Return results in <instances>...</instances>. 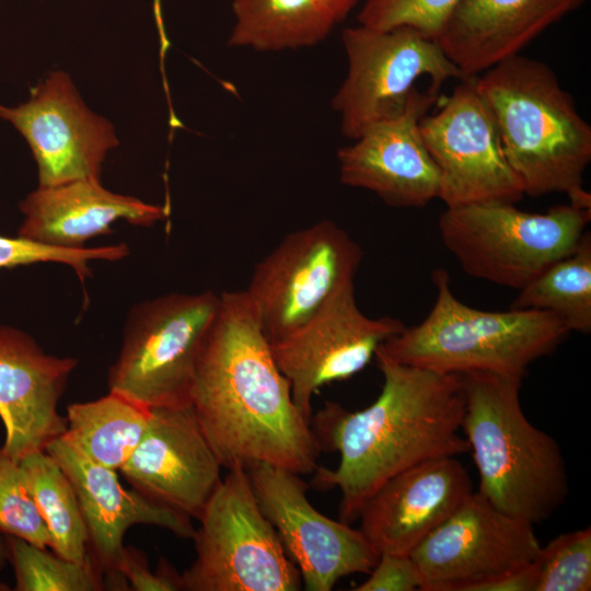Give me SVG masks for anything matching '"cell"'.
I'll list each match as a JSON object with an SVG mask.
<instances>
[{
  "label": "cell",
  "instance_id": "6da1fadb",
  "mask_svg": "<svg viewBox=\"0 0 591 591\" xmlns=\"http://www.w3.org/2000/svg\"><path fill=\"white\" fill-rule=\"evenodd\" d=\"M189 402L222 467L269 464L298 475L317 468V440L245 290L220 294Z\"/></svg>",
  "mask_w": 591,
  "mask_h": 591
},
{
  "label": "cell",
  "instance_id": "7a4b0ae2",
  "mask_svg": "<svg viewBox=\"0 0 591 591\" xmlns=\"http://www.w3.org/2000/svg\"><path fill=\"white\" fill-rule=\"evenodd\" d=\"M374 358L383 384L371 405L350 412L328 402L310 421L320 449L340 454L336 468L317 466L313 485L340 490L339 520L347 524L394 475L427 460L470 451L461 433V374L403 364L379 348Z\"/></svg>",
  "mask_w": 591,
  "mask_h": 591
},
{
  "label": "cell",
  "instance_id": "3957f363",
  "mask_svg": "<svg viewBox=\"0 0 591 591\" xmlns=\"http://www.w3.org/2000/svg\"><path fill=\"white\" fill-rule=\"evenodd\" d=\"M525 196L570 194L591 161V126L544 62L512 56L476 77Z\"/></svg>",
  "mask_w": 591,
  "mask_h": 591
},
{
  "label": "cell",
  "instance_id": "277c9868",
  "mask_svg": "<svg viewBox=\"0 0 591 591\" xmlns=\"http://www.w3.org/2000/svg\"><path fill=\"white\" fill-rule=\"evenodd\" d=\"M461 430L476 465L478 493L500 511L536 524L565 501L568 477L558 443L526 418L522 379L462 374Z\"/></svg>",
  "mask_w": 591,
  "mask_h": 591
},
{
  "label": "cell",
  "instance_id": "5b68a950",
  "mask_svg": "<svg viewBox=\"0 0 591 591\" xmlns=\"http://www.w3.org/2000/svg\"><path fill=\"white\" fill-rule=\"evenodd\" d=\"M432 281L437 293L428 315L379 347L396 362L440 373L523 379L534 361L554 352L570 333L549 312L468 306L453 294L443 268L432 273Z\"/></svg>",
  "mask_w": 591,
  "mask_h": 591
},
{
  "label": "cell",
  "instance_id": "8992f818",
  "mask_svg": "<svg viewBox=\"0 0 591 591\" xmlns=\"http://www.w3.org/2000/svg\"><path fill=\"white\" fill-rule=\"evenodd\" d=\"M514 205L449 207L438 228L443 245L465 274L520 290L577 247L591 209L568 204L533 213Z\"/></svg>",
  "mask_w": 591,
  "mask_h": 591
},
{
  "label": "cell",
  "instance_id": "52a82bcc",
  "mask_svg": "<svg viewBox=\"0 0 591 591\" xmlns=\"http://www.w3.org/2000/svg\"><path fill=\"white\" fill-rule=\"evenodd\" d=\"M228 471L198 519L196 557L181 575L182 590H300L301 575L259 508L246 470Z\"/></svg>",
  "mask_w": 591,
  "mask_h": 591
},
{
  "label": "cell",
  "instance_id": "ba28073f",
  "mask_svg": "<svg viewBox=\"0 0 591 591\" xmlns=\"http://www.w3.org/2000/svg\"><path fill=\"white\" fill-rule=\"evenodd\" d=\"M219 302L220 294L204 291L135 306L108 371V391L147 408L190 404L197 359Z\"/></svg>",
  "mask_w": 591,
  "mask_h": 591
},
{
  "label": "cell",
  "instance_id": "9c48e42d",
  "mask_svg": "<svg viewBox=\"0 0 591 591\" xmlns=\"http://www.w3.org/2000/svg\"><path fill=\"white\" fill-rule=\"evenodd\" d=\"M341 42L347 72L332 108L349 140L402 114L420 78H429L436 90L444 81L465 78L437 39L409 27L379 31L358 24L344 30Z\"/></svg>",
  "mask_w": 591,
  "mask_h": 591
},
{
  "label": "cell",
  "instance_id": "30bf717a",
  "mask_svg": "<svg viewBox=\"0 0 591 591\" xmlns=\"http://www.w3.org/2000/svg\"><path fill=\"white\" fill-rule=\"evenodd\" d=\"M360 245L331 220L287 234L254 268L245 290L269 343L313 317L354 283Z\"/></svg>",
  "mask_w": 591,
  "mask_h": 591
},
{
  "label": "cell",
  "instance_id": "8fae6325",
  "mask_svg": "<svg viewBox=\"0 0 591 591\" xmlns=\"http://www.w3.org/2000/svg\"><path fill=\"white\" fill-rule=\"evenodd\" d=\"M541 546L533 524L473 491L409 555L420 591H483L530 565Z\"/></svg>",
  "mask_w": 591,
  "mask_h": 591
},
{
  "label": "cell",
  "instance_id": "7c38bea8",
  "mask_svg": "<svg viewBox=\"0 0 591 591\" xmlns=\"http://www.w3.org/2000/svg\"><path fill=\"white\" fill-rule=\"evenodd\" d=\"M419 123L424 142L440 175L438 199L447 208L480 202L520 201L525 195L509 165L496 121L467 77Z\"/></svg>",
  "mask_w": 591,
  "mask_h": 591
},
{
  "label": "cell",
  "instance_id": "4fadbf2b",
  "mask_svg": "<svg viewBox=\"0 0 591 591\" xmlns=\"http://www.w3.org/2000/svg\"><path fill=\"white\" fill-rule=\"evenodd\" d=\"M259 508L274 525L308 591H329L341 578L370 572L379 554L359 529L317 511L298 474L269 464L246 470Z\"/></svg>",
  "mask_w": 591,
  "mask_h": 591
},
{
  "label": "cell",
  "instance_id": "5bb4252c",
  "mask_svg": "<svg viewBox=\"0 0 591 591\" xmlns=\"http://www.w3.org/2000/svg\"><path fill=\"white\" fill-rule=\"evenodd\" d=\"M405 327L395 317L367 316L357 304L351 283L305 324L269 344L278 368L290 383L297 408L311 421L314 394L328 383L360 372L378 348Z\"/></svg>",
  "mask_w": 591,
  "mask_h": 591
},
{
  "label": "cell",
  "instance_id": "9a60e30c",
  "mask_svg": "<svg viewBox=\"0 0 591 591\" xmlns=\"http://www.w3.org/2000/svg\"><path fill=\"white\" fill-rule=\"evenodd\" d=\"M0 117L24 137L37 164L38 186L99 178L106 153L118 146L112 124L93 113L70 77L49 73L30 99L15 107L0 104Z\"/></svg>",
  "mask_w": 591,
  "mask_h": 591
},
{
  "label": "cell",
  "instance_id": "2e32d148",
  "mask_svg": "<svg viewBox=\"0 0 591 591\" xmlns=\"http://www.w3.org/2000/svg\"><path fill=\"white\" fill-rule=\"evenodd\" d=\"M221 468L193 406L183 404L150 408L146 432L118 472L148 498L198 520Z\"/></svg>",
  "mask_w": 591,
  "mask_h": 591
},
{
  "label": "cell",
  "instance_id": "e0dca14e",
  "mask_svg": "<svg viewBox=\"0 0 591 591\" xmlns=\"http://www.w3.org/2000/svg\"><path fill=\"white\" fill-rule=\"evenodd\" d=\"M439 90H417L396 117L368 127L337 152L340 182L395 208H422L439 197L440 175L419 130Z\"/></svg>",
  "mask_w": 591,
  "mask_h": 591
},
{
  "label": "cell",
  "instance_id": "ac0fdd59",
  "mask_svg": "<svg viewBox=\"0 0 591 591\" xmlns=\"http://www.w3.org/2000/svg\"><path fill=\"white\" fill-rule=\"evenodd\" d=\"M473 493L456 456L418 463L387 479L364 502L359 530L379 554L409 555Z\"/></svg>",
  "mask_w": 591,
  "mask_h": 591
},
{
  "label": "cell",
  "instance_id": "d6986e66",
  "mask_svg": "<svg viewBox=\"0 0 591 591\" xmlns=\"http://www.w3.org/2000/svg\"><path fill=\"white\" fill-rule=\"evenodd\" d=\"M77 359L47 355L26 333L0 325V418L14 461L63 436L58 403Z\"/></svg>",
  "mask_w": 591,
  "mask_h": 591
},
{
  "label": "cell",
  "instance_id": "ffe728a7",
  "mask_svg": "<svg viewBox=\"0 0 591 591\" xmlns=\"http://www.w3.org/2000/svg\"><path fill=\"white\" fill-rule=\"evenodd\" d=\"M45 451L69 478L88 529L91 556L114 587L127 586L116 572V563L125 546L124 536L131 526L153 525L178 537L193 538L196 529L192 518L136 489L125 488L117 471L90 461L62 437L51 441Z\"/></svg>",
  "mask_w": 591,
  "mask_h": 591
},
{
  "label": "cell",
  "instance_id": "44dd1931",
  "mask_svg": "<svg viewBox=\"0 0 591 591\" xmlns=\"http://www.w3.org/2000/svg\"><path fill=\"white\" fill-rule=\"evenodd\" d=\"M586 0H461L437 40L465 78L520 51Z\"/></svg>",
  "mask_w": 591,
  "mask_h": 591
},
{
  "label": "cell",
  "instance_id": "7402d4cb",
  "mask_svg": "<svg viewBox=\"0 0 591 591\" xmlns=\"http://www.w3.org/2000/svg\"><path fill=\"white\" fill-rule=\"evenodd\" d=\"M20 210L24 220L19 236L61 248H83L90 239L111 234L120 219L151 227L169 213L164 206L115 194L99 178L38 186L21 201Z\"/></svg>",
  "mask_w": 591,
  "mask_h": 591
},
{
  "label": "cell",
  "instance_id": "603a6c76",
  "mask_svg": "<svg viewBox=\"0 0 591 591\" xmlns=\"http://www.w3.org/2000/svg\"><path fill=\"white\" fill-rule=\"evenodd\" d=\"M149 418L150 408L108 391L97 399L70 404L61 437L90 461L118 472L141 441Z\"/></svg>",
  "mask_w": 591,
  "mask_h": 591
},
{
  "label": "cell",
  "instance_id": "cb8c5ba5",
  "mask_svg": "<svg viewBox=\"0 0 591 591\" xmlns=\"http://www.w3.org/2000/svg\"><path fill=\"white\" fill-rule=\"evenodd\" d=\"M228 45L260 53L294 50L323 42L334 30L314 0H231Z\"/></svg>",
  "mask_w": 591,
  "mask_h": 591
},
{
  "label": "cell",
  "instance_id": "d4e9b609",
  "mask_svg": "<svg viewBox=\"0 0 591 591\" xmlns=\"http://www.w3.org/2000/svg\"><path fill=\"white\" fill-rule=\"evenodd\" d=\"M20 464L46 525L48 547L65 559L88 563V529L76 491L60 465L46 451L30 453Z\"/></svg>",
  "mask_w": 591,
  "mask_h": 591
},
{
  "label": "cell",
  "instance_id": "484cf974",
  "mask_svg": "<svg viewBox=\"0 0 591 591\" xmlns=\"http://www.w3.org/2000/svg\"><path fill=\"white\" fill-rule=\"evenodd\" d=\"M510 309L538 310L557 316L569 332H591V234L519 290Z\"/></svg>",
  "mask_w": 591,
  "mask_h": 591
},
{
  "label": "cell",
  "instance_id": "4316f807",
  "mask_svg": "<svg viewBox=\"0 0 591 591\" xmlns=\"http://www.w3.org/2000/svg\"><path fill=\"white\" fill-rule=\"evenodd\" d=\"M16 591H97L104 589L102 569L92 558L85 564L65 559L47 548L4 535Z\"/></svg>",
  "mask_w": 591,
  "mask_h": 591
},
{
  "label": "cell",
  "instance_id": "83f0119b",
  "mask_svg": "<svg viewBox=\"0 0 591 591\" xmlns=\"http://www.w3.org/2000/svg\"><path fill=\"white\" fill-rule=\"evenodd\" d=\"M533 591L591 589V528L558 535L531 563Z\"/></svg>",
  "mask_w": 591,
  "mask_h": 591
},
{
  "label": "cell",
  "instance_id": "f1b7e54d",
  "mask_svg": "<svg viewBox=\"0 0 591 591\" xmlns=\"http://www.w3.org/2000/svg\"><path fill=\"white\" fill-rule=\"evenodd\" d=\"M0 534L48 548L46 525L28 489L20 462L0 447Z\"/></svg>",
  "mask_w": 591,
  "mask_h": 591
},
{
  "label": "cell",
  "instance_id": "f546056e",
  "mask_svg": "<svg viewBox=\"0 0 591 591\" xmlns=\"http://www.w3.org/2000/svg\"><path fill=\"white\" fill-rule=\"evenodd\" d=\"M461 0H366L358 24L385 31L409 27L434 39Z\"/></svg>",
  "mask_w": 591,
  "mask_h": 591
},
{
  "label": "cell",
  "instance_id": "4dcf8cb0",
  "mask_svg": "<svg viewBox=\"0 0 591 591\" xmlns=\"http://www.w3.org/2000/svg\"><path fill=\"white\" fill-rule=\"evenodd\" d=\"M123 256L124 248L120 244L61 248L38 244L19 235L15 237L0 235V269L36 263H60L70 266L83 282L91 276L90 260L116 262Z\"/></svg>",
  "mask_w": 591,
  "mask_h": 591
},
{
  "label": "cell",
  "instance_id": "1f68e13d",
  "mask_svg": "<svg viewBox=\"0 0 591 591\" xmlns=\"http://www.w3.org/2000/svg\"><path fill=\"white\" fill-rule=\"evenodd\" d=\"M116 572L135 591L182 590L181 575L165 559H161L155 572L150 570L146 554L131 546H124Z\"/></svg>",
  "mask_w": 591,
  "mask_h": 591
},
{
  "label": "cell",
  "instance_id": "d6a6232c",
  "mask_svg": "<svg viewBox=\"0 0 591 591\" xmlns=\"http://www.w3.org/2000/svg\"><path fill=\"white\" fill-rule=\"evenodd\" d=\"M369 573V578L352 590L415 591L421 587L418 569L410 555L381 554Z\"/></svg>",
  "mask_w": 591,
  "mask_h": 591
},
{
  "label": "cell",
  "instance_id": "836d02e7",
  "mask_svg": "<svg viewBox=\"0 0 591 591\" xmlns=\"http://www.w3.org/2000/svg\"><path fill=\"white\" fill-rule=\"evenodd\" d=\"M359 0H314L317 9L326 20V22L335 28L340 24Z\"/></svg>",
  "mask_w": 591,
  "mask_h": 591
},
{
  "label": "cell",
  "instance_id": "e575fe53",
  "mask_svg": "<svg viewBox=\"0 0 591 591\" xmlns=\"http://www.w3.org/2000/svg\"><path fill=\"white\" fill-rule=\"evenodd\" d=\"M4 560H7V547L4 535L0 534V570L2 569ZM0 590H8V588L0 582Z\"/></svg>",
  "mask_w": 591,
  "mask_h": 591
}]
</instances>
